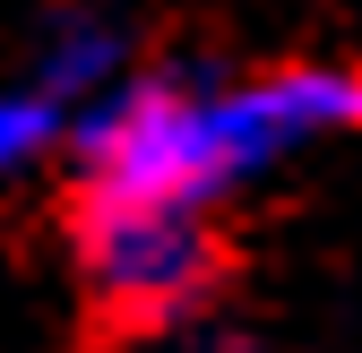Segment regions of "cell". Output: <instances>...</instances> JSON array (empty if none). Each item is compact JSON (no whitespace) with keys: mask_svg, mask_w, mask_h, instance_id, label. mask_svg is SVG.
I'll return each instance as SVG.
<instances>
[{"mask_svg":"<svg viewBox=\"0 0 362 353\" xmlns=\"http://www.w3.org/2000/svg\"><path fill=\"white\" fill-rule=\"evenodd\" d=\"M69 250L86 301L112 328H147V336L199 319L224 276L216 225L173 207H69Z\"/></svg>","mask_w":362,"mask_h":353,"instance_id":"2","label":"cell"},{"mask_svg":"<svg viewBox=\"0 0 362 353\" xmlns=\"http://www.w3.org/2000/svg\"><path fill=\"white\" fill-rule=\"evenodd\" d=\"M26 78L78 121L86 104H104L112 86L129 78V35H121L104 9H52L43 35H35V69H26Z\"/></svg>","mask_w":362,"mask_h":353,"instance_id":"3","label":"cell"},{"mask_svg":"<svg viewBox=\"0 0 362 353\" xmlns=\"http://www.w3.org/2000/svg\"><path fill=\"white\" fill-rule=\"evenodd\" d=\"M190 353H267V345H259V336H242V328H207Z\"/></svg>","mask_w":362,"mask_h":353,"instance_id":"5","label":"cell"},{"mask_svg":"<svg viewBox=\"0 0 362 353\" xmlns=\"http://www.w3.org/2000/svg\"><path fill=\"white\" fill-rule=\"evenodd\" d=\"M345 129H362V69L345 61H285L259 78L129 69L104 104L69 121V172L78 207L216 215V198Z\"/></svg>","mask_w":362,"mask_h":353,"instance_id":"1","label":"cell"},{"mask_svg":"<svg viewBox=\"0 0 362 353\" xmlns=\"http://www.w3.org/2000/svg\"><path fill=\"white\" fill-rule=\"evenodd\" d=\"M52 147H69V112L43 95L35 78H0V181L35 172Z\"/></svg>","mask_w":362,"mask_h":353,"instance_id":"4","label":"cell"}]
</instances>
